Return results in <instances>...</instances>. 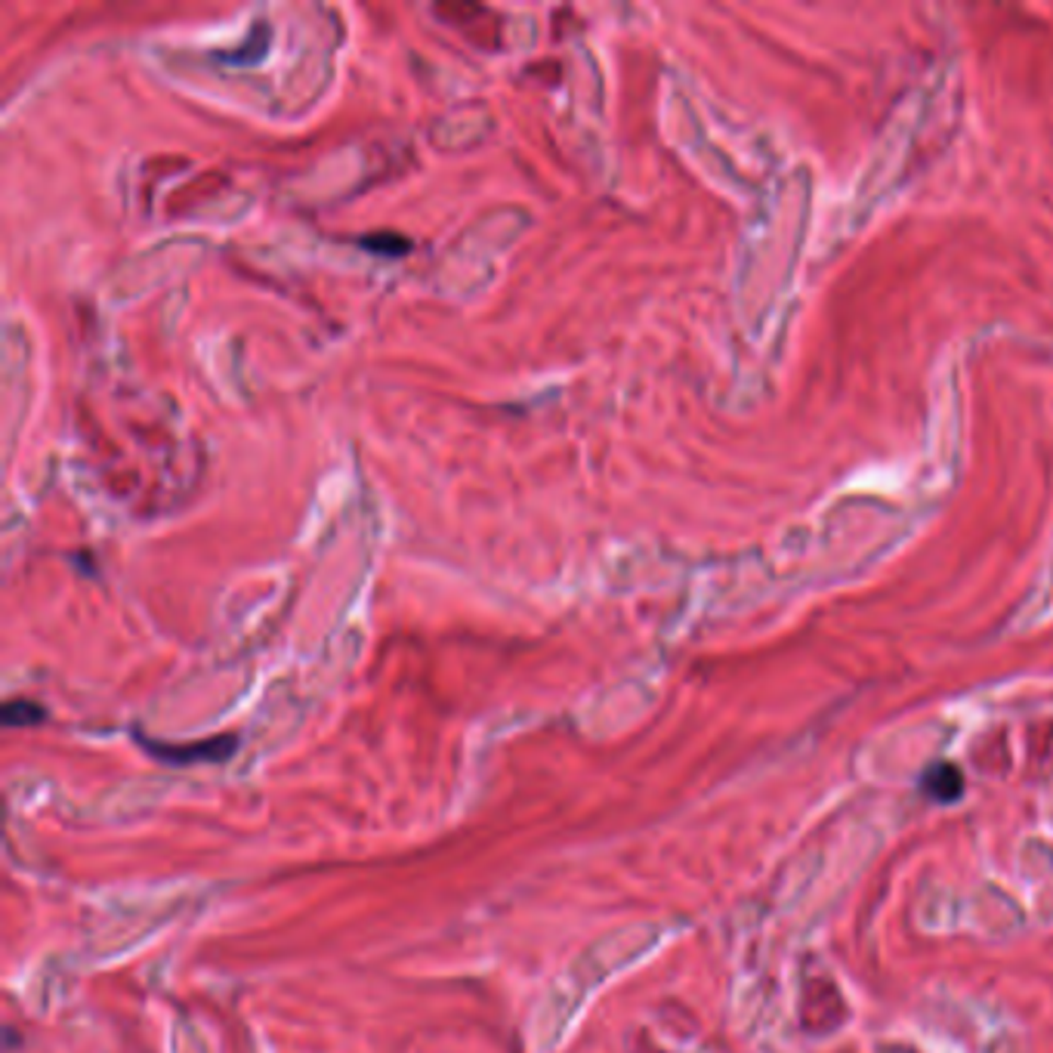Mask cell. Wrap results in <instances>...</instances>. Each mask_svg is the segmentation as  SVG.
Masks as SVG:
<instances>
[{"instance_id": "obj_1", "label": "cell", "mask_w": 1053, "mask_h": 1053, "mask_svg": "<svg viewBox=\"0 0 1053 1053\" xmlns=\"http://www.w3.org/2000/svg\"><path fill=\"white\" fill-rule=\"evenodd\" d=\"M142 748L152 754V757L164 760V763H176V766H186V763H220V760L232 757L235 744L239 739L235 736H210L205 742H189V744H164V742H152V739H139Z\"/></svg>"}, {"instance_id": "obj_2", "label": "cell", "mask_w": 1053, "mask_h": 1053, "mask_svg": "<svg viewBox=\"0 0 1053 1053\" xmlns=\"http://www.w3.org/2000/svg\"><path fill=\"white\" fill-rule=\"evenodd\" d=\"M924 788L930 791L936 800H951V797L961 795V773L949 766V763H939L933 766L930 773L924 776Z\"/></svg>"}, {"instance_id": "obj_3", "label": "cell", "mask_w": 1053, "mask_h": 1053, "mask_svg": "<svg viewBox=\"0 0 1053 1053\" xmlns=\"http://www.w3.org/2000/svg\"><path fill=\"white\" fill-rule=\"evenodd\" d=\"M44 708L40 705H35V702H22V698H16V702H10L7 708H3V724L7 726H35V724H44Z\"/></svg>"}, {"instance_id": "obj_4", "label": "cell", "mask_w": 1053, "mask_h": 1053, "mask_svg": "<svg viewBox=\"0 0 1053 1053\" xmlns=\"http://www.w3.org/2000/svg\"><path fill=\"white\" fill-rule=\"evenodd\" d=\"M362 244L368 251L374 254H386V257H396V254H408L412 251V242L402 239L396 232H374V235H364Z\"/></svg>"}]
</instances>
